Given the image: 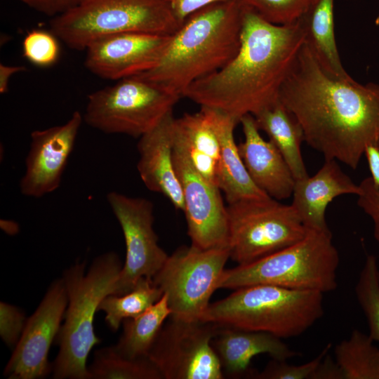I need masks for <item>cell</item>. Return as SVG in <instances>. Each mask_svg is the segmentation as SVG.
<instances>
[{
  "label": "cell",
  "mask_w": 379,
  "mask_h": 379,
  "mask_svg": "<svg viewBox=\"0 0 379 379\" xmlns=\"http://www.w3.org/2000/svg\"><path fill=\"white\" fill-rule=\"evenodd\" d=\"M24 57L39 67H48L56 62L60 55L58 37L51 31L33 29L22 41Z\"/></svg>",
  "instance_id": "cell-31"
},
{
  "label": "cell",
  "mask_w": 379,
  "mask_h": 379,
  "mask_svg": "<svg viewBox=\"0 0 379 379\" xmlns=\"http://www.w3.org/2000/svg\"><path fill=\"white\" fill-rule=\"evenodd\" d=\"M180 98L139 77L125 78L88 95L84 121L105 133L140 138L173 111Z\"/></svg>",
  "instance_id": "cell-8"
},
{
  "label": "cell",
  "mask_w": 379,
  "mask_h": 379,
  "mask_svg": "<svg viewBox=\"0 0 379 379\" xmlns=\"http://www.w3.org/2000/svg\"><path fill=\"white\" fill-rule=\"evenodd\" d=\"M201 108L208 114L220 140L217 185L224 193L228 204L270 197L255 185L241 157L234 135L238 123L219 110L206 107Z\"/></svg>",
  "instance_id": "cell-21"
},
{
  "label": "cell",
  "mask_w": 379,
  "mask_h": 379,
  "mask_svg": "<svg viewBox=\"0 0 379 379\" xmlns=\"http://www.w3.org/2000/svg\"><path fill=\"white\" fill-rule=\"evenodd\" d=\"M173 162L182 189V211L191 244L201 249L229 248L227 210L220 190L202 177L175 148Z\"/></svg>",
  "instance_id": "cell-14"
},
{
  "label": "cell",
  "mask_w": 379,
  "mask_h": 379,
  "mask_svg": "<svg viewBox=\"0 0 379 379\" xmlns=\"http://www.w3.org/2000/svg\"><path fill=\"white\" fill-rule=\"evenodd\" d=\"M68 303L62 278L53 281L26 321L4 375L8 379H38L52 371L48 354L57 338Z\"/></svg>",
  "instance_id": "cell-13"
},
{
  "label": "cell",
  "mask_w": 379,
  "mask_h": 379,
  "mask_svg": "<svg viewBox=\"0 0 379 379\" xmlns=\"http://www.w3.org/2000/svg\"><path fill=\"white\" fill-rule=\"evenodd\" d=\"M180 25L168 0H82L50 22L58 39L76 50L119 33L171 35Z\"/></svg>",
  "instance_id": "cell-7"
},
{
  "label": "cell",
  "mask_w": 379,
  "mask_h": 379,
  "mask_svg": "<svg viewBox=\"0 0 379 379\" xmlns=\"http://www.w3.org/2000/svg\"><path fill=\"white\" fill-rule=\"evenodd\" d=\"M228 1L231 0H168L172 11L180 25L195 12L211 4Z\"/></svg>",
  "instance_id": "cell-36"
},
{
  "label": "cell",
  "mask_w": 379,
  "mask_h": 379,
  "mask_svg": "<svg viewBox=\"0 0 379 379\" xmlns=\"http://www.w3.org/2000/svg\"><path fill=\"white\" fill-rule=\"evenodd\" d=\"M173 111L139 138L137 169L150 191L166 197L175 208L184 209L182 186L173 162Z\"/></svg>",
  "instance_id": "cell-17"
},
{
  "label": "cell",
  "mask_w": 379,
  "mask_h": 379,
  "mask_svg": "<svg viewBox=\"0 0 379 379\" xmlns=\"http://www.w3.org/2000/svg\"><path fill=\"white\" fill-rule=\"evenodd\" d=\"M107 201L126 244L125 262L111 294L121 295L131 291L141 279H152L168 255L158 244L149 200L113 191L107 194Z\"/></svg>",
  "instance_id": "cell-12"
},
{
  "label": "cell",
  "mask_w": 379,
  "mask_h": 379,
  "mask_svg": "<svg viewBox=\"0 0 379 379\" xmlns=\"http://www.w3.org/2000/svg\"><path fill=\"white\" fill-rule=\"evenodd\" d=\"M173 136V148L184 154L202 177L217 185L220 143L206 112L201 108L175 119Z\"/></svg>",
  "instance_id": "cell-22"
},
{
  "label": "cell",
  "mask_w": 379,
  "mask_h": 379,
  "mask_svg": "<svg viewBox=\"0 0 379 379\" xmlns=\"http://www.w3.org/2000/svg\"><path fill=\"white\" fill-rule=\"evenodd\" d=\"M339 253L331 232L308 230L295 244L260 259L225 270L218 288L266 284L329 293L338 287Z\"/></svg>",
  "instance_id": "cell-6"
},
{
  "label": "cell",
  "mask_w": 379,
  "mask_h": 379,
  "mask_svg": "<svg viewBox=\"0 0 379 379\" xmlns=\"http://www.w3.org/2000/svg\"><path fill=\"white\" fill-rule=\"evenodd\" d=\"M323 295L272 285L247 286L210 303L200 320L266 332L281 339L297 337L323 316Z\"/></svg>",
  "instance_id": "cell-5"
},
{
  "label": "cell",
  "mask_w": 379,
  "mask_h": 379,
  "mask_svg": "<svg viewBox=\"0 0 379 379\" xmlns=\"http://www.w3.org/2000/svg\"><path fill=\"white\" fill-rule=\"evenodd\" d=\"M211 343L222 371L233 377L248 373L253 378L255 371L248 370L252 359L257 355L268 354L279 360L298 355L272 334L230 326H218Z\"/></svg>",
  "instance_id": "cell-20"
},
{
  "label": "cell",
  "mask_w": 379,
  "mask_h": 379,
  "mask_svg": "<svg viewBox=\"0 0 379 379\" xmlns=\"http://www.w3.org/2000/svg\"><path fill=\"white\" fill-rule=\"evenodd\" d=\"M239 123L244 140L238 145L239 150L255 185L274 199L291 197L295 180L282 154L262 137L252 114L244 116Z\"/></svg>",
  "instance_id": "cell-18"
},
{
  "label": "cell",
  "mask_w": 379,
  "mask_h": 379,
  "mask_svg": "<svg viewBox=\"0 0 379 379\" xmlns=\"http://www.w3.org/2000/svg\"><path fill=\"white\" fill-rule=\"evenodd\" d=\"M373 183L379 187V142L368 145L364 150Z\"/></svg>",
  "instance_id": "cell-38"
},
{
  "label": "cell",
  "mask_w": 379,
  "mask_h": 379,
  "mask_svg": "<svg viewBox=\"0 0 379 379\" xmlns=\"http://www.w3.org/2000/svg\"><path fill=\"white\" fill-rule=\"evenodd\" d=\"M369 335L354 329L334 348L343 379H379V347Z\"/></svg>",
  "instance_id": "cell-26"
},
{
  "label": "cell",
  "mask_w": 379,
  "mask_h": 379,
  "mask_svg": "<svg viewBox=\"0 0 379 379\" xmlns=\"http://www.w3.org/2000/svg\"><path fill=\"white\" fill-rule=\"evenodd\" d=\"M361 192L357 196V204L372 220L373 237L379 242V187L371 177L362 180L359 184Z\"/></svg>",
  "instance_id": "cell-34"
},
{
  "label": "cell",
  "mask_w": 379,
  "mask_h": 379,
  "mask_svg": "<svg viewBox=\"0 0 379 379\" xmlns=\"http://www.w3.org/2000/svg\"><path fill=\"white\" fill-rule=\"evenodd\" d=\"M218 325L170 317L148 358L165 379H222L223 371L212 346Z\"/></svg>",
  "instance_id": "cell-11"
},
{
  "label": "cell",
  "mask_w": 379,
  "mask_h": 379,
  "mask_svg": "<svg viewBox=\"0 0 379 379\" xmlns=\"http://www.w3.org/2000/svg\"><path fill=\"white\" fill-rule=\"evenodd\" d=\"M88 371L90 379L163 378L148 357L128 358L119 353L114 346L97 350Z\"/></svg>",
  "instance_id": "cell-28"
},
{
  "label": "cell",
  "mask_w": 379,
  "mask_h": 379,
  "mask_svg": "<svg viewBox=\"0 0 379 379\" xmlns=\"http://www.w3.org/2000/svg\"><path fill=\"white\" fill-rule=\"evenodd\" d=\"M317 0H240L267 21L278 25L299 21Z\"/></svg>",
  "instance_id": "cell-30"
},
{
  "label": "cell",
  "mask_w": 379,
  "mask_h": 379,
  "mask_svg": "<svg viewBox=\"0 0 379 379\" xmlns=\"http://www.w3.org/2000/svg\"><path fill=\"white\" fill-rule=\"evenodd\" d=\"M171 35L124 32L101 37L86 48L85 66L94 74L121 80L145 72L157 65Z\"/></svg>",
  "instance_id": "cell-15"
},
{
  "label": "cell",
  "mask_w": 379,
  "mask_h": 379,
  "mask_svg": "<svg viewBox=\"0 0 379 379\" xmlns=\"http://www.w3.org/2000/svg\"><path fill=\"white\" fill-rule=\"evenodd\" d=\"M83 121L81 113L74 111L62 125L32 132L25 171L19 182L22 194L40 198L60 187Z\"/></svg>",
  "instance_id": "cell-16"
},
{
  "label": "cell",
  "mask_w": 379,
  "mask_h": 379,
  "mask_svg": "<svg viewBox=\"0 0 379 379\" xmlns=\"http://www.w3.org/2000/svg\"><path fill=\"white\" fill-rule=\"evenodd\" d=\"M230 258L245 265L302 239L307 229L291 204L270 197L227 206Z\"/></svg>",
  "instance_id": "cell-9"
},
{
  "label": "cell",
  "mask_w": 379,
  "mask_h": 379,
  "mask_svg": "<svg viewBox=\"0 0 379 379\" xmlns=\"http://www.w3.org/2000/svg\"><path fill=\"white\" fill-rule=\"evenodd\" d=\"M331 347L328 344L317 357L301 364L292 365L287 360L272 359L260 372H255L253 378L257 379H311L316 368Z\"/></svg>",
  "instance_id": "cell-32"
},
{
  "label": "cell",
  "mask_w": 379,
  "mask_h": 379,
  "mask_svg": "<svg viewBox=\"0 0 379 379\" xmlns=\"http://www.w3.org/2000/svg\"><path fill=\"white\" fill-rule=\"evenodd\" d=\"M305 44L300 21L272 24L244 5L241 46L218 71L192 84L182 97L238 124L279 100L281 89Z\"/></svg>",
  "instance_id": "cell-2"
},
{
  "label": "cell",
  "mask_w": 379,
  "mask_h": 379,
  "mask_svg": "<svg viewBox=\"0 0 379 379\" xmlns=\"http://www.w3.org/2000/svg\"><path fill=\"white\" fill-rule=\"evenodd\" d=\"M311 379H343V377L336 361L327 353L312 374Z\"/></svg>",
  "instance_id": "cell-37"
},
{
  "label": "cell",
  "mask_w": 379,
  "mask_h": 379,
  "mask_svg": "<svg viewBox=\"0 0 379 379\" xmlns=\"http://www.w3.org/2000/svg\"><path fill=\"white\" fill-rule=\"evenodd\" d=\"M171 315L167 296L163 294L140 315L124 320L122 334L114 347L128 358L148 357L160 330Z\"/></svg>",
  "instance_id": "cell-25"
},
{
  "label": "cell",
  "mask_w": 379,
  "mask_h": 379,
  "mask_svg": "<svg viewBox=\"0 0 379 379\" xmlns=\"http://www.w3.org/2000/svg\"><path fill=\"white\" fill-rule=\"evenodd\" d=\"M355 295L367 320L369 335L379 343V265L377 258L368 255L355 286Z\"/></svg>",
  "instance_id": "cell-29"
},
{
  "label": "cell",
  "mask_w": 379,
  "mask_h": 379,
  "mask_svg": "<svg viewBox=\"0 0 379 379\" xmlns=\"http://www.w3.org/2000/svg\"><path fill=\"white\" fill-rule=\"evenodd\" d=\"M334 0H317L300 20L305 44L321 67L330 75L342 80L352 79L342 64L334 29Z\"/></svg>",
  "instance_id": "cell-23"
},
{
  "label": "cell",
  "mask_w": 379,
  "mask_h": 379,
  "mask_svg": "<svg viewBox=\"0 0 379 379\" xmlns=\"http://www.w3.org/2000/svg\"><path fill=\"white\" fill-rule=\"evenodd\" d=\"M44 15L55 17L73 8L82 0H18Z\"/></svg>",
  "instance_id": "cell-35"
},
{
  "label": "cell",
  "mask_w": 379,
  "mask_h": 379,
  "mask_svg": "<svg viewBox=\"0 0 379 379\" xmlns=\"http://www.w3.org/2000/svg\"><path fill=\"white\" fill-rule=\"evenodd\" d=\"M85 261L64 271L62 279L68 303L65 322L56 338L59 352L52 365L55 379H90L86 361L92 348L100 343L94 330V318L101 301L111 295L122 265L113 251L96 257L86 271Z\"/></svg>",
  "instance_id": "cell-4"
},
{
  "label": "cell",
  "mask_w": 379,
  "mask_h": 379,
  "mask_svg": "<svg viewBox=\"0 0 379 379\" xmlns=\"http://www.w3.org/2000/svg\"><path fill=\"white\" fill-rule=\"evenodd\" d=\"M163 295L161 290L152 279H141L129 292L121 295H108L100 302L98 310L105 313V321L117 331L124 320L134 318L157 302Z\"/></svg>",
  "instance_id": "cell-27"
},
{
  "label": "cell",
  "mask_w": 379,
  "mask_h": 379,
  "mask_svg": "<svg viewBox=\"0 0 379 379\" xmlns=\"http://www.w3.org/2000/svg\"><path fill=\"white\" fill-rule=\"evenodd\" d=\"M253 117L259 130L268 135L282 154L295 180L307 177L301 152L304 134L295 117L280 100Z\"/></svg>",
  "instance_id": "cell-24"
},
{
  "label": "cell",
  "mask_w": 379,
  "mask_h": 379,
  "mask_svg": "<svg viewBox=\"0 0 379 379\" xmlns=\"http://www.w3.org/2000/svg\"><path fill=\"white\" fill-rule=\"evenodd\" d=\"M26 70L23 66H12L0 64V93L4 94L8 91V84L12 75Z\"/></svg>",
  "instance_id": "cell-39"
},
{
  "label": "cell",
  "mask_w": 379,
  "mask_h": 379,
  "mask_svg": "<svg viewBox=\"0 0 379 379\" xmlns=\"http://www.w3.org/2000/svg\"><path fill=\"white\" fill-rule=\"evenodd\" d=\"M27 318L22 310L13 305L0 303V335L9 347H15L24 330Z\"/></svg>",
  "instance_id": "cell-33"
},
{
  "label": "cell",
  "mask_w": 379,
  "mask_h": 379,
  "mask_svg": "<svg viewBox=\"0 0 379 379\" xmlns=\"http://www.w3.org/2000/svg\"><path fill=\"white\" fill-rule=\"evenodd\" d=\"M361 192L359 185L340 168L334 159H325L313 175L295 180L291 206L308 230L331 232L326 220L328 204L336 197Z\"/></svg>",
  "instance_id": "cell-19"
},
{
  "label": "cell",
  "mask_w": 379,
  "mask_h": 379,
  "mask_svg": "<svg viewBox=\"0 0 379 379\" xmlns=\"http://www.w3.org/2000/svg\"><path fill=\"white\" fill-rule=\"evenodd\" d=\"M229 258L228 247L201 249L192 244L180 246L168 255L152 281L167 296L170 317L200 320L218 289Z\"/></svg>",
  "instance_id": "cell-10"
},
{
  "label": "cell",
  "mask_w": 379,
  "mask_h": 379,
  "mask_svg": "<svg viewBox=\"0 0 379 379\" xmlns=\"http://www.w3.org/2000/svg\"><path fill=\"white\" fill-rule=\"evenodd\" d=\"M244 4L231 0L191 15L171 34L159 62L137 75L182 98L194 81L225 66L241 46Z\"/></svg>",
  "instance_id": "cell-3"
},
{
  "label": "cell",
  "mask_w": 379,
  "mask_h": 379,
  "mask_svg": "<svg viewBox=\"0 0 379 379\" xmlns=\"http://www.w3.org/2000/svg\"><path fill=\"white\" fill-rule=\"evenodd\" d=\"M279 100L300 123L305 142L325 159L356 169L366 147L379 142V85L330 75L305 44Z\"/></svg>",
  "instance_id": "cell-1"
}]
</instances>
